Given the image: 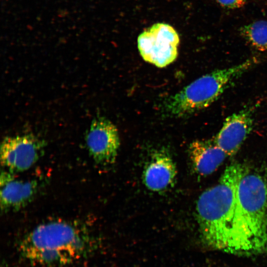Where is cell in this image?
<instances>
[{"mask_svg": "<svg viewBox=\"0 0 267 267\" xmlns=\"http://www.w3.org/2000/svg\"><path fill=\"white\" fill-rule=\"evenodd\" d=\"M246 170L240 164L229 165L218 184L198 198L196 212L201 237L210 247L233 252L237 190Z\"/></svg>", "mask_w": 267, "mask_h": 267, "instance_id": "obj_1", "label": "cell"}, {"mask_svg": "<svg viewBox=\"0 0 267 267\" xmlns=\"http://www.w3.org/2000/svg\"><path fill=\"white\" fill-rule=\"evenodd\" d=\"M90 249L88 237L65 222L40 224L26 235L20 244L21 256L29 262L46 267L71 264Z\"/></svg>", "mask_w": 267, "mask_h": 267, "instance_id": "obj_2", "label": "cell"}, {"mask_svg": "<svg viewBox=\"0 0 267 267\" xmlns=\"http://www.w3.org/2000/svg\"><path fill=\"white\" fill-rule=\"evenodd\" d=\"M267 245V184L246 170L237 190L233 253L257 252Z\"/></svg>", "mask_w": 267, "mask_h": 267, "instance_id": "obj_3", "label": "cell"}, {"mask_svg": "<svg viewBox=\"0 0 267 267\" xmlns=\"http://www.w3.org/2000/svg\"><path fill=\"white\" fill-rule=\"evenodd\" d=\"M256 63L254 59H248L203 75L167 98L163 103L164 111L170 117L182 118L208 107L231 83Z\"/></svg>", "mask_w": 267, "mask_h": 267, "instance_id": "obj_4", "label": "cell"}, {"mask_svg": "<svg viewBox=\"0 0 267 267\" xmlns=\"http://www.w3.org/2000/svg\"><path fill=\"white\" fill-rule=\"evenodd\" d=\"M179 36L170 25L153 24L137 38V47L144 60L159 68L173 63L178 55Z\"/></svg>", "mask_w": 267, "mask_h": 267, "instance_id": "obj_5", "label": "cell"}, {"mask_svg": "<svg viewBox=\"0 0 267 267\" xmlns=\"http://www.w3.org/2000/svg\"><path fill=\"white\" fill-rule=\"evenodd\" d=\"M88 151L96 163H114L120 147L118 130L108 119L99 117L91 122L86 137Z\"/></svg>", "mask_w": 267, "mask_h": 267, "instance_id": "obj_6", "label": "cell"}, {"mask_svg": "<svg viewBox=\"0 0 267 267\" xmlns=\"http://www.w3.org/2000/svg\"><path fill=\"white\" fill-rule=\"evenodd\" d=\"M41 145L31 135L7 136L0 145V162L10 172L29 169L39 158Z\"/></svg>", "mask_w": 267, "mask_h": 267, "instance_id": "obj_7", "label": "cell"}, {"mask_svg": "<svg viewBox=\"0 0 267 267\" xmlns=\"http://www.w3.org/2000/svg\"><path fill=\"white\" fill-rule=\"evenodd\" d=\"M253 109L245 108L227 117L215 137V143L227 155L235 154L251 131Z\"/></svg>", "mask_w": 267, "mask_h": 267, "instance_id": "obj_8", "label": "cell"}, {"mask_svg": "<svg viewBox=\"0 0 267 267\" xmlns=\"http://www.w3.org/2000/svg\"><path fill=\"white\" fill-rule=\"evenodd\" d=\"M37 183L35 180L16 179L11 174L3 172L0 176L1 210H18L32 200L36 194Z\"/></svg>", "mask_w": 267, "mask_h": 267, "instance_id": "obj_9", "label": "cell"}, {"mask_svg": "<svg viewBox=\"0 0 267 267\" xmlns=\"http://www.w3.org/2000/svg\"><path fill=\"white\" fill-rule=\"evenodd\" d=\"M177 175L175 163L165 151L155 153L143 172V182L150 190H164L174 182Z\"/></svg>", "mask_w": 267, "mask_h": 267, "instance_id": "obj_10", "label": "cell"}, {"mask_svg": "<svg viewBox=\"0 0 267 267\" xmlns=\"http://www.w3.org/2000/svg\"><path fill=\"white\" fill-rule=\"evenodd\" d=\"M190 159L195 171L201 176L213 173L227 156L226 153L211 140H196L189 148Z\"/></svg>", "mask_w": 267, "mask_h": 267, "instance_id": "obj_11", "label": "cell"}, {"mask_svg": "<svg viewBox=\"0 0 267 267\" xmlns=\"http://www.w3.org/2000/svg\"><path fill=\"white\" fill-rule=\"evenodd\" d=\"M239 31L254 47L261 51L267 50V21L253 22L241 27Z\"/></svg>", "mask_w": 267, "mask_h": 267, "instance_id": "obj_12", "label": "cell"}, {"mask_svg": "<svg viewBox=\"0 0 267 267\" xmlns=\"http://www.w3.org/2000/svg\"><path fill=\"white\" fill-rule=\"evenodd\" d=\"M222 7L227 9H235L242 7L247 0H216Z\"/></svg>", "mask_w": 267, "mask_h": 267, "instance_id": "obj_13", "label": "cell"}, {"mask_svg": "<svg viewBox=\"0 0 267 267\" xmlns=\"http://www.w3.org/2000/svg\"></svg>", "mask_w": 267, "mask_h": 267, "instance_id": "obj_14", "label": "cell"}, {"mask_svg": "<svg viewBox=\"0 0 267 267\" xmlns=\"http://www.w3.org/2000/svg\"></svg>", "mask_w": 267, "mask_h": 267, "instance_id": "obj_15", "label": "cell"}]
</instances>
